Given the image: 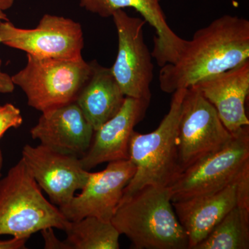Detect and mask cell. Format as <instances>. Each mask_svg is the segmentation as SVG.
Returning a JSON list of instances; mask_svg holds the SVG:
<instances>
[{"mask_svg":"<svg viewBox=\"0 0 249 249\" xmlns=\"http://www.w3.org/2000/svg\"><path fill=\"white\" fill-rule=\"evenodd\" d=\"M249 59V21L225 15L195 33L176 61L160 71V89L171 93L237 67Z\"/></svg>","mask_w":249,"mask_h":249,"instance_id":"1","label":"cell"},{"mask_svg":"<svg viewBox=\"0 0 249 249\" xmlns=\"http://www.w3.org/2000/svg\"><path fill=\"white\" fill-rule=\"evenodd\" d=\"M137 249H188L169 187L147 186L121 199L111 219Z\"/></svg>","mask_w":249,"mask_h":249,"instance_id":"2","label":"cell"},{"mask_svg":"<svg viewBox=\"0 0 249 249\" xmlns=\"http://www.w3.org/2000/svg\"><path fill=\"white\" fill-rule=\"evenodd\" d=\"M70 222L46 199L22 159L0 179V235L29 239L48 228L65 231Z\"/></svg>","mask_w":249,"mask_h":249,"instance_id":"3","label":"cell"},{"mask_svg":"<svg viewBox=\"0 0 249 249\" xmlns=\"http://www.w3.org/2000/svg\"><path fill=\"white\" fill-rule=\"evenodd\" d=\"M186 89L173 93L168 114L155 130L134 131L129 142V160L136 172L124 191L131 196L147 186L169 187L181 173L178 153V126Z\"/></svg>","mask_w":249,"mask_h":249,"instance_id":"4","label":"cell"},{"mask_svg":"<svg viewBox=\"0 0 249 249\" xmlns=\"http://www.w3.org/2000/svg\"><path fill=\"white\" fill-rule=\"evenodd\" d=\"M27 57L26 66L11 78L25 93L28 105L41 112L76 102L92 71L91 62L83 57L75 60Z\"/></svg>","mask_w":249,"mask_h":249,"instance_id":"5","label":"cell"},{"mask_svg":"<svg viewBox=\"0 0 249 249\" xmlns=\"http://www.w3.org/2000/svg\"><path fill=\"white\" fill-rule=\"evenodd\" d=\"M249 169V125L233 134L227 145L179 174L169 186L172 201L213 193Z\"/></svg>","mask_w":249,"mask_h":249,"instance_id":"6","label":"cell"},{"mask_svg":"<svg viewBox=\"0 0 249 249\" xmlns=\"http://www.w3.org/2000/svg\"><path fill=\"white\" fill-rule=\"evenodd\" d=\"M233 134L226 128L214 106L196 87L186 89L178 126L181 172L227 145Z\"/></svg>","mask_w":249,"mask_h":249,"instance_id":"7","label":"cell"},{"mask_svg":"<svg viewBox=\"0 0 249 249\" xmlns=\"http://www.w3.org/2000/svg\"><path fill=\"white\" fill-rule=\"evenodd\" d=\"M3 45L40 58L75 60L82 58L84 36L80 23L70 18L45 14L34 29L16 27L9 21L0 22Z\"/></svg>","mask_w":249,"mask_h":249,"instance_id":"8","label":"cell"},{"mask_svg":"<svg viewBox=\"0 0 249 249\" xmlns=\"http://www.w3.org/2000/svg\"><path fill=\"white\" fill-rule=\"evenodd\" d=\"M118 35V53L111 71L126 97L151 101L154 78L151 52L144 40L143 18L132 17L124 9L112 14Z\"/></svg>","mask_w":249,"mask_h":249,"instance_id":"9","label":"cell"},{"mask_svg":"<svg viewBox=\"0 0 249 249\" xmlns=\"http://www.w3.org/2000/svg\"><path fill=\"white\" fill-rule=\"evenodd\" d=\"M22 160L41 190L52 204L63 207L77 191H81L89 177L80 157L55 151L42 145L23 147Z\"/></svg>","mask_w":249,"mask_h":249,"instance_id":"10","label":"cell"},{"mask_svg":"<svg viewBox=\"0 0 249 249\" xmlns=\"http://www.w3.org/2000/svg\"><path fill=\"white\" fill-rule=\"evenodd\" d=\"M135 172L130 160L109 162L103 171L90 173L80 194L59 209L69 221L89 216L111 221Z\"/></svg>","mask_w":249,"mask_h":249,"instance_id":"11","label":"cell"},{"mask_svg":"<svg viewBox=\"0 0 249 249\" xmlns=\"http://www.w3.org/2000/svg\"><path fill=\"white\" fill-rule=\"evenodd\" d=\"M249 173V169L246 170L238 179L219 191L173 202L188 237V249H195L237 206L243 196Z\"/></svg>","mask_w":249,"mask_h":249,"instance_id":"12","label":"cell"},{"mask_svg":"<svg viewBox=\"0 0 249 249\" xmlns=\"http://www.w3.org/2000/svg\"><path fill=\"white\" fill-rule=\"evenodd\" d=\"M150 101L125 97L114 117L94 131L88 151L80 157L85 170L103 163L129 160V142L134 128L146 114Z\"/></svg>","mask_w":249,"mask_h":249,"instance_id":"13","label":"cell"},{"mask_svg":"<svg viewBox=\"0 0 249 249\" xmlns=\"http://www.w3.org/2000/svg\"><path fill=\"white\" fill-rule=\"evenodd\" d=\"M92 126L76 102L42 112L31 129L32 139L60 152L82 157L92 142Z\"/></svg>","mask_w":249,"mask_h":249,"instance_id":"14","label":"cell"},{"mask_svg":"<svg viewBox=\"0 0 249 249\" xmlns=\"http://www.w3.org/2000/svg\"><path fill=\"white\" fill-rule=\"evenodd\" d=\"M193 86L214 106L223 124L232 134L249 125L245 109L249 92V59Z\"/></svg>","mask_w":249,"mask_h":249,"instance_id":"15","label":"cell"},{"mask_svg":"<svg viewBox=\"0 0 249 249\" xmlns=\"http://www.w3.org/2000/svg\"><path fill=\"white\" fill-rule=\"evenodd\" d=\"M80 6L100 17H111L119 9L133 8L155 29L152 58L160 67L174 63L187 40L177 35L166 20L160 0H80Z\"/></svg>","mask_w":249,"mask_h":249,"instance_id":"16","label":"cell"},{"mask_svg":"<svg viewBox=\"0 0 249 249\" xmlns=\"http://www.w3.org/2000/svg\"><path fill=\"white\" fill-rule=\"evenodd\" d=\"M91 64V75L76 103L96 131L119 112L126 96L114 78L111 67L101 66L96 60Z\"/></svg>","mask_w":249,"mask_h":249,"instance_id":"17","label":"cell"},{"mask_svg":"<svg viewBox=\"0 0 249 249\" xmlns=\"http://www.w3.org/2000/svg\"><path fill=\"white\" fill-rule=\"evenodd\" d=\"M71 249H119L120 233L111 221L93 216L70 221L66 230Z\"/></svg>","mask_w":249,"mask_h":249,"instance_id":"18","label":"cell"},{"mask_svg":"<svg viewBox=\"0 0 249 249\" xmlns=\"http://www.w3.org/2000/svg\"><path fill=\"white\" fill-rule=\"evenodd\" d=\"M249 249V208L237 204L195 249Z\"/></svg>","mask_w":249,"mask_h":249,"instance_id":"19","label":"cell"},{"mask_svg":"<svg viewBox=\"0 0 249 249\" xmlns=\"http://www.w3.org/2000/svg\"><path fill=\"white\" fill-rule=\"evenodd\" d=\"M23 123L19 108L11 103L0 105V139L11 128H18Z\"/></svg>","mask_w":249,"mask_h":249,"instance_id":"20","label":"cell"},{"mask_svg":"<svg viewBox=\"0 0 249 249\" xmlns=\"http://www.w3.org/2000/svg\"><path fill=\"white\" fill-rule=\"evenodd\" d=\"M44 241L45 248L47 249H71L66 241L59 240L54 233L53 228L43 229L41 231Z\"/></svg>","mask_w":249,"mask_h":249,"instance_id":"21","label":"cell"},{"mask_svg":"<svg viewBox=\"0 0 249 249\" xmlns=\"http://www.w3.org/2000/svg\"><path fill=\"white\" fill-rule=\"evenodd\" d=\"M3 10L0 8V22L1 21H9L6 15L4 14ZM1 43V40H0ZM1 61L0 60V93H10L14 92L15 85L12 78L8 73L1 71Z\"/></svg>","mask_w":249,"mask_h":249,"instance_id":"22","label":"cell"},{"mask_svg":"<svg viewBox=\"0 0 249 249\" xmlns=\"http://www.w3.org/2000/svg\"><path fill=\"white\" fill-rule=\"evenodd\" d=\"M28 239L13 237L11 240L0 241V249H25Z\"/></svg>","mask_w":249,"mask_h":249,"instance_id":"23","label":"cell"},{"mask_svg":"<svg viewBox=\"0 0 249 249\" xmlns=\"http://www.w3.org/2000/svg\"><path fill=\"white\" fill-rule=\"evenodd\" d=\"M14 0H0V8L3 11L9 9L14 4Z\"/></svg>","mask_w":249,"mask_h":249,"instance_id":"24","label":"cell"},{"mask_svg":"<svg viewBox=\"0 0 249 249\" xmlns=\"http://www.w3.org/2000/svg\"><path fill=\"white\" fill-rule=\"evenodd\" d=\"M3 167V155L1 150H0V178L1 177V171H2Z\"/></svg>","mask_w":249,"mask_h":249,"instance_id":"25","label":"cell"}]
</instances>
